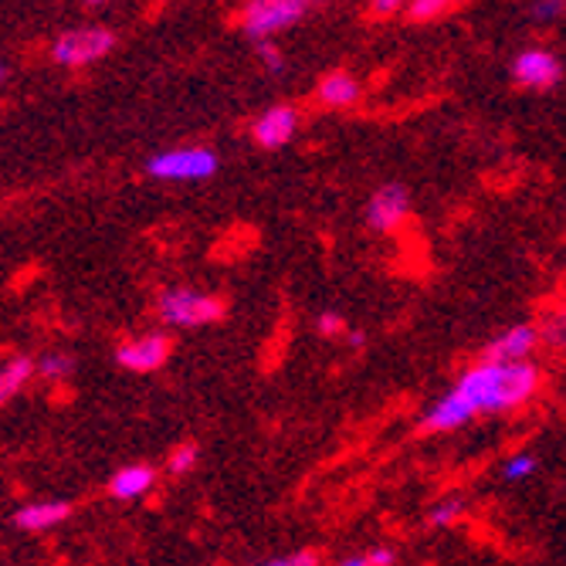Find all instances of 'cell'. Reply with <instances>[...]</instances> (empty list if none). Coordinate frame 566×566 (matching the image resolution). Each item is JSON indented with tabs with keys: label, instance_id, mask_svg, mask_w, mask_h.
Returning a JSON list of instances; mask_svg holds the SVG:
<instances>
[{
	"label": "cell",
	"instance_id": "cell-1",
	"mask_svg": "<svg viewBox=\"0 0 566 566\" xmlns=\"http://www.w3.org/2000/svg\"><path fill=\"white\" fill-rule=\"evenodd\" d=\"M539 390V367L536 364H492L479 359L458 377V384L428 410L421 431L444 434L472 424L479 415H509L530 403Z\"/></svg>",
	"mask_w": 566,
	"mask_h": 566
},
{
	"label": "cell",
	"instance_id": "cell-2",
	"mask_svg": "<svg viewBox=\"0 0 566 566\" xmlns=\"http://www.w3.org/2000/svg\"><path fill=\"white\" fill-rule=\"evenodd\" d=\"M224 313H228L224 298L214 292H200V289H167L157 298L160 323L177 326V329H200V326L221 323Z\"/></svg>",
	"mask_w": 566,
	"mask_h": 566
},
{
	"label": "cell",
	"instance_id": "cell-3",
	"mask_svg": "<svg viewBox=\"0 0 566 566\" xmlns=\"http://www.w3.org/2000/svg\"><path fill=\"white\" fill-rule=\"evenodd\" d=\"M218 153L208 146H180V149H164L157 157H149L146 174L167 180V184H193L208 180L218 174Z\"/></svg>",
	"mask_w": 566,
	"mask_h": 566
},
{
	"label": "cell",
	"instance_id": "cell-4",
	"mask_svg": "<svg viewBox=\"0 0 566 566\" xmlns=\"http://www.w3.org/2000/svg\"><path fill=\"white\" fill-rule=\"evenodd\" d=\"M316 0H248L244 11H241V28L248 38L254 41H269L272 34L292 28L298 18L308 14Z\"/></svg>",
	"mask_w": 566,
	"mask_h": 566
},
{
	"label": "cell",
	"instance_id": "cell-5",
	"mask_svg": "<svg viewBox=\"0 0 566 566\" xmlns=\"http://www.w3.org/2000/svg\"><path fill=\"white\" fill-rule=\"evenodd\" d=\"M116 48V34L106 28H82V31H69L62 38H55L51 44V59L65 69H85L98 59H106Z\"/></svg>",
	"mask_w": 566,
	"mask_h": 566
},
{
	"label": "cell",
	"instance_id": "cell-6",
	"mask_svg": "<svg viewBox=\"0 0 566 566\" xmlns=\"http://www.w3.org/2000/svg\"><path fill=\"white\" fill-rule=\"evenodd\" d=\"M174 353V339L167 333H139L116 346V364L129 374H157Z\"/></svg>",
	"mask_w": 566,
	"mask_h": 566
},
{
	"label": "cell",
	"instance_id": "cell-7",
	"mask_svg": "<svg viewBox=\"0 0 566 566\" xmlns=\"http://www.w3.org/2000/svg\"><path fill=\"white\" fill-rule=\"evenodd\" d=\"M410 214V197L400 184H384L367 203V224L380 234L397 231Z\"/></svg>",
	"mask_w": 566,
	"mask_h": 566
},
{
	"label": "cell",
	"instance_id": "cell-8",
	"mask_svg": "<svg viewBox=\"0 0 566 566\" xmlns=\"http://www.w3.org/2000/svg\"><path fill=\"white\" fill-rule=\"evenodd\" d=\"M539 339H543V333H539L536 326H530V323L509 326L505 333H499V336L485 346L482 359H492V364H526L530 353L539 346Z\"/></svg>",
	"mask_w": 566,
	"mask_h": 566
},
{
	"label": "cell",
	"instance_id": "cell-9",
	"mask_svg": "<svg viewBox=\"0 0 566 566\" xmlns=\"http://www.w3.org/2000/svg\"><path fill=\"white\" fill-rule=\"evenodd\" d=\"M563 75L556 55H549L546 48H526L516 55V62H512V78H516L523 88H549L556 85Z\"/></svg>",
	"mask_w": 566,
	"mask_h": 566
},
{
	"label": "cell",
	"instance_id": "cell-10",
	"mask_svg": "<svg viewBox=\"0 0 566 566\" xmlns=\"http://www.w3.org/2000/svg\"><path fill=\"white\" fill-rule=\"evenodd\" d=\"M298 133V113L292 106H275L251 123V139L262 149H282Z\"/></svg>",
	"mask_w": 566,
	"mask_h": 566
},
{
	"label": "cell",
	"instance_id": "cell-11",
	"mask_svg": "<svg viewBox=\"0 0 566 566\" xmlns=\"http://www.w3.org/2000/svg\"><path fill=\"white\" fill-rule=\"evenodd\" d=\"M75 512V505L69 499H41V502H28L14 512V526L21 533H48L62 526Z\"/></svg>",
	"mask_w": 566,
	"mask_h": 566
},
{
	"label": "cell",
	"instance_id": "cell-12",
	"mask_svg": "<svg viewBox=\"0 0 566 566\" xmlns=\"http://www.w3.org/2000/svg\"><path fill=\"white\" fill-rule=\"evenodd\" d=\"M316 95H319V102L326 109H353L356 102L364 98V85H359V78L349 75V72H329L319 82Z\"/></svg>",
	"mask_w": 566,
	"mask_h": 566
},
{
	"label": "cell",
	"instance_id": "cell-13",
	"mask_svg": "<svg viewBox=\"0 0 566 566\" xmlns=\"http://www.w3.org/2000/svg\"><path fill=\"white\" fill-rule=\"evenodd\" d=\"M157 489V469L149 465H126L109 479V495L119 502H136Z\"/></svg>",
	"mask_w": 566,
	"mask_h": 566
},
{
	"label": "cell",
	"instance_id": "cell-14",
	"mask_svg": "<svg viewBox=\"0 0 566 566\" xmlns=\"http://www.w3.org/2000/svg\"><path fill=\"white\" fill-rule=\"evenodd\" d=\"M31 377H38V359H31V356H24V353H18V356H11L4 367H0V400H14L28 384H31Z\"/></svg>",
	"mask_w": 566,
	"mask_h": 566
},
{
	"label": "cell",
	"instance_id": "cell-15",
	"mask_svg": "<svg viewBox=\"0 0 566 566\" xmlns=\"http://www.w3.org/2000/svg\"><path fill=\"white\" fill-rule=\"evenodd\" d=\"M75 374V359L62 349H48L44 356H38V377L51 380V384H62Z\"/></svg>",
	"mask_w": 566,
	"mask_h": 566
},
{
	"label": "cell",
	"instance_id": "cell-16",
	"mask_svg": "<svg viewBox=\"0 0 566 566\" xmlns=\"http://www.w3.org/2000/svg\"><path fill=\"white\" fill-rule=\"evenodd\" d=\"M197 458H200V448L197 444H177L174 451H170V458H167V472L174 475V479H184V475H190L193 469H197Z\"/></svg>",
	"mask_w": 566,
	"mask_h": 566
},
{
	"label": "cell",
	"instance_id": "cell-17",
	"mask_svg": "<svg viewBox=\"0 0 566 566\" xmlns=\"http://www.w3.org/2000/svg\"><path fill=\"white\" fill-rule=\"evenodd\" d=\"M458 4H465V0H410L407 14L415 18V21H434V18L448 14Z\"/></svg>",
	"mask_w": 566,
	"mask_h": 566
},
{
	"label": "cell",
	"instance_id": "cell-18",
	"mask_svg": "<svg viewBox=\"0 0 566 566\" xmlns=\"http://www.w3.org/2000/svg\"><path fill=\"white\" fill-rule=\"evenodd\" d=\"M461 509H465V502H461V499H444V502H438V505L428 512V523H431L434 530H451V526L461 520Z\"/></svg>",
	"mask_w": 566,
	"mask_h": 566
},
{
	"label": "cell",
	"instance_id": "cell-19",
	"mask_svg": "<svg viewBox=\"0 0 566 566\" xmlns=\"http://www.w3.org/2000/svg\"><path fill=\"white\" fill-rule=\"evenodd\" d=\"M536 454H512L505 465H502V479L505 482H523V479H530L533 472H536Z\"/></svg>",
	"mask_w": 566,
	"mask_h": 566
},
{
	"label": "cell",
	"instance_id": "cell-20",
	"mask_svg": "<svg viewBox=\"0 0 566 566\" xmlns=\"http://www.w3.org/2000/svg\"><path fill=\"white\" fill-rule=\"evenodd\" d=\"M539 333H543V339H546L549 346L566 349V305L546 316V323H543V329H539Z\"/></svg>",
	"mask_w": 566,
	"mask_h": 566
},
{
	"label": "cell",
	"instance_id": "cell-21",
	"mask_svg": "<svg viewBox=\"0 0 566 566\" xmlns=\"http://www.w3.org/2000/svg\"><path fill=\"white\" fill-rule=\"evenodd\" d=\"M316 333L326 336V339H336V336H346L349 326H346V319L339 313H319L316 316Z\"/></svg>",
	"mask_w": 566,
	"mask_h": 566
},
{
	"label": "cell",
	"instance_id": "cell-22",
	"mask_svg": "<svg viewBox=\"0 0 566 566\" xmlns=\"http://www.w3.org/2000/svg\"><path fill=\"white\" fill-rule=\"evenodd\" d=\"M262 566H319V553L316 549H298L292 556H279V559H269Z\"/></svg>",
	"mask_w": 566,
	"mask_h": 566
},
{
	"label": "cell",
	"instance_id": "cell-23",
	"mask_svg": "<svg viewBox=\"0 0 566 566\" xmlns=\"http://www.w3.org/2000/svg\"><path fill=\"white\" fill-rule=\"evenodd\" d=\"M563 11H566V0H536V4H533V18L543 21V24L556 21Z\"/></svg>",
	"mask_w": 566,
	"mask_h": 566
},
{
	"label": "cell",
	"instance_id": "cell-24",
	"mask_svg": "<svg viewBox=\"0 0 566 566\" xmlns=\"http://www.w3.org/2000/svg\"><path fill=\"white\" fill-rule=\"evenodd\" d=\"M259 59H262V65H265L269 72H282V69H285L282 51H279L272 41H262V44H259Z\"/></svg>",
	"mask_w": 566,
	"mask_h": 566
},
{
	"label": "cell",
	"instance_id": "cell-25",
	"mask_svg": "<svg viewBox=\"0 0 566 566\" xmlns=\"http://www.w3.org/2000/svg\"><path fill=\"white\" fill-rule=\"evenodd\" d=\"M403 8H410L407 0H370V14H374V18H394V14H400Z\"/></svg>",
	"mask_w": 566,
	"mask_h": 566
},
{
	"label": "cell",
	"instance_id": "cell-26",
	"mask_svg": "<svg viewBox=\"0 0 566 566\" xmlns=\"http://www.w3.org/2000/svg\"><path fill=\"white\" fill-rule=\"evenodd\" d=\"M370 559H374V566H394L397 563V549L394 546H374Z\"/></svg>",
	"mask_w": 566,
	"mask_h": 566
},
{
	"label": "cell",
	"instance_id": "cell-27",
	"mask_svg": "<svg viewBox=\"0 0 566 566\" xmlns=\"http://www.w3.org/2000/svg\"><path fill=\"white\" fill-rule=\"evenodd\" d=\"M339 566H374V559H370V549H367V553H353V556H346Z\"/></svg>",
	"mask_w": 566,
	"mask_h": 566
},
{
	"label": "cell",
	"instance_id": "cell-28",
	"mask_svg": "<svg viewBox=\"0 0 566 566\" xmlns=\"http://www.w3.org/2000/svg\"><path fill=\"white\" fill-rule=\"evenodd\" d=\"M346 343H349L353 349H364V346H367V333H364V329H349V333H346Z\"/></svg>",
	"mask_w": 566,
	"mask_h": 566
},
{
	"label": "cell",
	"instance_id": "cell-29",
	"mask_svg": "<svg viewBox=\"0 0 566 566\" xmlns=\"http://www.w3.org/2000/svg\"><path fill=\"white\" fill-rule=\"evenodd\" d=\"M88 4H106V0H88Z\"/></svg>",
	"mask_w": 566,
	"mask_h": 566
}]
</instances>
